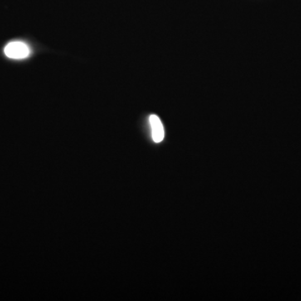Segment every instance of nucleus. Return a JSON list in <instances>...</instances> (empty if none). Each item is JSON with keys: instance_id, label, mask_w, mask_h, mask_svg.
Returning a JSON list of instances; mask_svg holds the SVG:
<instances>
[{"instance_id": "f257e3e1", "label": "nucleus", "mask_w": 301, "mask_h": 301, "mask_svg": "<svg viewBox=\"0 0 301 301\" xmlns=\"http://www.w3.org/2000/svg\"><path fill=\"white\" fill-rule=\"evenodd\" d=\"M5 54L8 58L13 60H24L30 56L31 50L26 43L23 41H12L5 48Z\"/></svg>"}, {"instance_id": "f03ea898", "label": "nucleus", "mask_w": 301, "mask_h": 301, "mask_svg": "<svg viewBox=\"0 0 301 301\" xmlns=\"http://www.w3.org/2000/svg\"><path fill=\"white\" fill-rule=\"evenodd\" d=\"M150 125L152 128V139L156 143H159L164 138V128L159 117L156 115L150 117Z\"/></svg>"}]
</instances>
